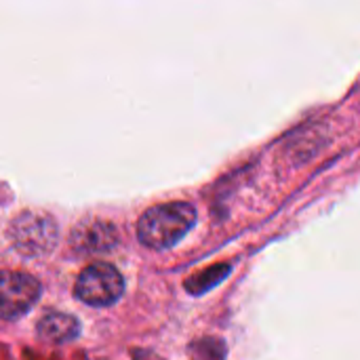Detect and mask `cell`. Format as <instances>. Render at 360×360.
Here are the masks:
<instances>
[{"label":"cell","mask_w":360,"mask_h":360,"mask_svg":"<svg viewBox=\"0 0 360 360\" xmlns=\"http://www.w3.org/2000/svg\"><path fill=\"white\" fill-rule=\"evenodd\" d=\"M196 224V209L188 202H169L148 209L137 226L141 245L154 251L175 247Z\"/></svg>","instance_id":"6da1fadb"},{"label":"cell","mask_w":360,"mask_h":360,"mask_svg":"<svg viewBox=\"0 0 360 360\" xmlns=\"http://www.w3.org/2000/svg\"><path fill=\"white\" fill-rule=\"evenodd\" d=\"M74 293L80 302L89 306L108 308V306H114L122 297L124 281L114 266L105 262H97V264L86 266L80 272Z\"/></svg>","instance_id":"7a4b0ae2"},{"label":"cell","mask_w":360,"mask_h":360,"mask_svg":"<svg viewBox=\"0 0 360 360\" xmlns=\"http://www.w3.org/2000/svg\"><path fill=\"white\" fill-rule=\"evenodd\" d=\"M40 297V283L15 270H0V319L15 321L27 314Z\"/></svg>","instance_id":"3957f363"},{"label":"cell","mask_w":360,"mask_h":360,"mask_svg":"<svg viewBox=\"0 0 360 360\" xmlns=\"http://www.w3.org/2000/svg\"><path fill=\"white\" fill-rule=\"evenodd\" d=\"M13 238L21 253L38 255L53 247L55 228L46 217H19L13 228Z\"/></svg>","instance_id":"277c9868"},{"label":"cell","mask_w":360,"mask_h":360,"mask_svg":"<svg viewBox=\"0 0 360 360\" xmlns=\"http://www.w3.org/2000/svg\"><path fill=\"white\" fill-rule=\"evenodd\" d=\"M116 243V232L114 228L108 224H82L76 234H72V245H76L78 249L86 251V253H97V251H105Z\"/></svg>","instance_id":"5b68a950"},{"label":"cell","mask_w":360,"mask_h":360,"mask_svg":"<svg viewBox=\"0 0 360 360\" xmlns=\"http://www.w3.org/2000/svg\"><path fill=\"white\" fill-rule=\"evenodd\" d=\"M38 335L49 344H65L78 335V321L70 314L51 312L38 323Z\"/></svg>","instance_id":"8992f818"}]
</instances>
